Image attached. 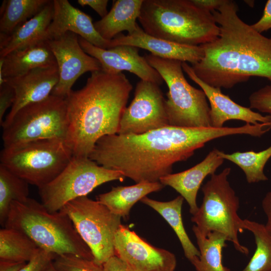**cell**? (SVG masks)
Here are the masks:
<instances>
[{"label": "cell", "mask_w": 271, "mask_h": 271, "mask_svg": "<svg viewBox=\"0 0 271 271\" xmlns=\"http://www.w3.org/2000/svg\"><path fill=\"white\" fill-rule=\"evenodd\" d=\"M143 0H117L107 15L94 23L95 29L104 39L110 41L121 32L127 34L136 32L140 26L136 22Z\"/></svg>", "instance_id": "603a6c76"}, {"label": "cell", "mask_w": 271, "mask_h": 271, "mask_svg": "<svg viewBox=\"0 0 271 271\" xmlns=\"http://www.w3.org/2000/svg\"><path fill=\"white\" fill-rule=\"evenodd\" d=\"M26 263L0 260V271H19Z\"/></svg>", "instance_id": "60d3db41"}, {"label": "cell", "mask_w": 271, "mask_h": 271, "mask_svg": "<svg viewBox=\"0 0 271 271\" xmlns=\"http://www.w3.org/2000/svg\"><path fill=\"white\" fill-rule=\"evenodd\" d=\"M127 268L128 271H131L130 269H129L127 267Z\"/></svg>", "instance_id": "ee69618b"}, {"label": "cell", "mask_w": 271, "mask_h": 271, "mask_svg": "<svg viewBox=\"0 0 271 271\" xmlns=\"http://www.w3.org/2000/svg\"><path fill=\"white\" fill-rule=\"evenodd\" d=\"M192 2L198 7L212 12L217 10L223 4L224 0H192Z\"/></svg>", "instance_id": "f35d334b"}, {"label": "cell", "mask_w": 271, "mask_h": 271, "mask_svg": "<svg viewBox=\"0 0 271 271\" xmlns=\"http://www.w3.org/2000/svg\"><path fill=\"white\" fill-rule=\"evenodd\" d=\"M43 271H58L54 266L52 262L50 263Z\"/></svg>", "instance_id": "b9f144b4"}, {"label": "cell", "mask_w": 271, "mask_h": 271, "mask_svg": "<svg viewBox=\"0 0 271 271\" xmlns=\"http://www.w3.org/2000/svg\"><path fill=\"white\" fill-rule=\"evenodd\" d=\"M4 227L25 234L45 251L94 260L68 216L61 210L50 212L33 198L12 202Z\"/></svg>", "instance_id": "5b68a950"}, {"label": "cell", "mask_w": 271, "mask_h": 271, "mask_svg": "<svg viewBox=\"0 0 271 271\" xmlns=\"http://www.w3.org/2000/svg\"><path fill=\"white\" fill-rule=\"evenodd\" d=\"M40 249L21 231L6 227L0 229V260L28 262Z\"/></svg>", "instance_id": "83f0119b"}, {"label": "cell", "mask_w": 271, "mask_h": 271, "mask_svg": "<svg viewBox=\"0 0 271 271\" xmlns=\"http://www.w3.org/2000/svg\"><path fill=\"white\" fill-rule=\"evenodd\" d=\"M155 83L141 80L125 109L117 134H142L169 125L163 93Z\"/></svg>", "instance_id": "7c38bea8"}, {"label": "cell", "mask_w": 271, "mask_h": 271, "mask_svg": "<svg viewBox=\"0 0 271 271\" xmlns=\"http://www.w3.org/2000/svg\"><path fill=\"white\" fill-rule=\"evenodd\" d=\"M197 240L200 256L191 262L197 271H230L222 261V251L226 246V237L222 233L214 231L204 236L196 226L192 227Z\"/></svg>", "instance_id": "484cf974"}, {"label": "cell", "mask_w": 271, "mask_h": 271, "mask_svg": "<svg viewBox=\"0 0 271 271\" xmlns=\"http://www.w3.org/2000/svg\"><path fill=\"white\" fill-rule=\"evenodd\" d=\"M114 254L131 271H174V254L155 247L121 224L114 240Z\"/></svg>", "instance_id": "5bb4252c"}, {"label": "cell", "mask_w": 271, "mask_h": 271, "mask_svg": "<svg viewBox=\"0 0 271 271\" xmlns=\"http://www.w3.org/2000/svg\"><path fill=\"white\" fill-rule=\"evenodd\" d=\"M53 2V17L46 31V40L71 32L97 47L111 48V40L100 36L89 15L74 7L67 0H54Z\"/></svg>", "instance_id": "ac0fdd59"}, {"label": "cell", "mask_w": 271, "mask_h": 271, "mask_svg": "<svg viewBox=\"0 0 271 271\" xmlns=\"http://www.w3.org/2000/svg\"><path fill=\"white\" fill-rule=\"evenodd\" d=\"M224 160L218 155L217 149H214L195 166L184 171L163 177L160 182L165 186L172 187L184 198L193 215L199 208L197 196L203 181L207 176L215 174Z\"/></svg>", "instance_id": "ffe728a7"}, {"label": "cell", "mask_w": 271, "mask_h": 271, "mask_svg": "<svg viewBox=\"0 0 271 271\" xmlns=\"http://www.w3.org/2000/svg\"><path fill=\"white\" fill-rule=\"evenodd\" d=\"M53 1L36 16L23 23L9 36L0 34V57L46 41V31L53 17Z\"/></svg>", "instance_id": "7402d4cb"}, {"label": "cell", "mask_w": 271, "mask_h": 271, "mask_svg": "<svg viewBox=\"0 0 271 271\" xmlns=\"http://www.w3.org/2000/svg\"><path fill=\"white\" fill-rule=\"evenodd\" d=\"M49 0H7L1 7L0 34L10 36L14 31L38 14Z\"/></svg>", "instance_id": "4316f807"}, {"label": "cell", "mask_w": 271, "mask_h": 271, "mask_svg": "<svg viewBox=\"0 0 271 271\" xmlns=\"http://www.w3.org/2000/svg\"><path fill=\"white\" fill-rule=\"evenodd\" d=\"M52 263L58 271H104L94 260L72 254L57 255Z\"/></svg>", "instance_id": "1f68e13d"}, {"label": "cell", "mask_w": 271, "mask_h": 271, "mask_svg": "<svg viewBox=\"0 0 271 271\" xmlns=\"http://www.w3.org/2000/svg\"><path fill=\"white\" fill-rule=\"evenodd\" d=\"M15 99V92L14 88L5 80L0 85V123H3V117L8 110L12 107Z\"/></svg>", "instance_id": "e575fe53"}, {"label": "cell", "mask_w": 271, "mask_h": 271, "mask_svg": "<svg viewBox=\"0 0 271 271\" xmlns=\"http://www.w3.org/2000/svg\"><path fill=\"white\" fill-rule=\"evenodd\" d=\"M138 20L147 34L183 45L209 43L220 32L212 13L192 0H143Z\"/></svg>", "instance_id": "277c9868"}, {"label": "cell", "mask_w": 271, "mask_h": 271, "mask_svg": "<svg viewBox=\"0 0 271 271\" xmlns=\"http://www.w3.org/2000/svg\"><path fill=\"white\" fill-rule=\"evenodd\" d=\"M58 66L36 68L15 77L5 78L14 88L15 99L1 126L8 123L22 107L49 97L59 81Z\"/></svg>", "instance_id": "e0dca14e"}, {"label": "cell", "mask_w": 271, "mask_h": 271, "mask_svg": "<svg viewBox=\"0 0 271 271\" xmlns=\"http://www.w3.org/2000/svg\"><path fill=\"white\" fill-rule=\"evenodd\" d=\"M55 66L57 63L47 41L39 42L0 57V85L5 78L18 77L36 68Z\"/></svg>", "instance_id": "44dd1931"}, {"label": "cell", "mask_w": 271, "mask_h": 271, "mask_svg": "<svg viewBox=\"0 0 271 271\" xmlns=\"http://www.w3.org/2000/svg\"><path fill=\"white\" fill-rule=\"evenodd\" d=\"M261 205L267 218L265 226L271 231V191L266 194L262 199Z\"/></svg>", "instance_id": "ab89813d"}, {"label": "cell", "mask_w": 271, "mask_h": 271, "mask_svg": "<svg viewBox=\"0 0 271 271\" xmlns=\"http://www.w3.org/2000/svg\"><path fill=\"white\" fill-rule=\"evenodd\" d=\"M231 168L211 175L203 186L202 203L191 218L192 222L204 236L211 232L223 234L240 253L247 255L248 249L241 244L238 233L244 230L243 219L238 214L239 200L228 180Z\"/></svg>", "instance_id": "8992f818"}, {"label": "cell", "mask_w": 271, "mask_h": 271, "mask_svg": "<svg viewBox=\"0 0 271 271\" xmlns=\"http://www.w3.org/2000/svg\"><path fill=\"white\" fill-rule=\"evenodd\" d=\"M217 154L224 160L238 166L243 172L248 183H257L268 180L264 173V168L271 157V146L260 152L249 151L226 154L217 150Z\"/></svg>", "instance_id": "f1b7e54d"}, {"label": "cell", "mask_w": 271, "mask_h": 271, "mask_svg": "<svg viewBox=\"0 0 271 271\" xmlns=\"http://www.w3.org/2000/svg\"><path fill=\"white\" fill-rule=\"evenodd\" d=\"M236 127H183L168 125L139 134L106 135L96 142L89 158L117 171L136 183L157 182L213 140L237 134Z\"/></svg>", "instance_id": "6da1fadb"}, {"label": "cell", "mask_w": 271, "mask_h": 271, "mask_svg": "<svg viewBox=\"0 0 271 271\" xmlns=\"http://www.w3.org/2000/svg\"><path fill=\"white\" fill-rule=\"evenodd\" d=\"M184 200L181 195L167 202L157 201L146 196L141 201L156 210L168 223L176 234L186 257L192 262L200 254L191 241L184 226L182 217Z\"/></svg>", "instance_id": "d4e9b609"}, {"label": "cell", "mask_w": 271, "mask_h": 271, "mask_svg": "<svg viewBox=\"0 0 271 271\" xmlns=\"http://www.w3.org/2000/svg\"><path fill=\"white\" fill-rule=\"evenodd\" d=\"M60 210L71 219L78 233L90 249L95 262L103 265L115 255L114 240L121 225V217L87 196L69 201Z\"/></svg>", "instance_id": "8fae6325"}, {"label": "cell", "mask_w": 271, "mask_h": 271, "mask_svg": "<svg viewBox=\"0 0 271 271\" xmlns=\"http://www.w3.org/2000/svg\"><path fill=\"white\" fill-rule=\"evenodd\" d=\"M182 67L183 70L200 87L207 97L210 104L211 127H223L224 123L230 120H242L252 124L271 122L270 116L262 115L249 107L237 104L229 96L223 94L221 88L203 82L196 76L192 66L187 62H182Z\"/></svg>", "instance_id": "2e32d148"}, {"label": "cell", "mask_w": 271, "mask_h": 271, "mask_svg": "<svg viewBox=\"0 0 271 271\" xmlns=\"http://www.w3.org/2000/svg\"><path fill=\"white\" fill-rule=\"evenodd\" d=\"M57 255L40 249L38 253L19 271H43Z\"/></svg>", "instance_id": "836d02e7"}, {"label": "cell", "mask_w": 271, "mask_h": 271, "mask_svg": "<svg viewBox=\"0 0 271 271\" xmlns=\"http://www.w3.org/2000/svg\"><path fill=\"white\" fill-rule=\"evenodd\" d=\"M67 125L65 98L51 94L24 106L10 122L1 126L4 147L54 138L65 141Z\"/></svg>", "instance_id": "9c48e42d"}, {"label": "cell", "mask_w": 271, "mask_h": 271, "mask_svg": "<svg viewBox=\"0 0 271 271\" xmlns=\"http://www.w3.org/2000/svg\"><path fill=\"white\" fill-rule=\"evenodd\" d=\"M78 3L84 7L88 6L93 9L101 18L108 13L107 10L108 0H78Z\"/></svg>", "instance_id": "8d00e7d4"}, {"label": "cell", "mask_w": 271, "mask_h": 271, "mask_svg": "<svg viewBox=\"0 0 271 271\" xmlns=\"http://www.w3.org/2000/svg\"><path fill=\"white\" fill-rule=\"evenodd\" d=\"M164 186L160 182H157L112 187L110 191L99 195L97 200L113 214L125 218L135 203L148 194L161 190Z\"/></svg>", "instance_id": "cb8c5ba5"}, {"label": "cell", "mask_w": 271, "mask_h": 271, "mask_svg": "<svg viewBox=\"0 0 271 271\" xmlns=\"http://www.w3.org/2000/svg\"><path fill=\"white\" fill-rule=\"evenodd\" d=\"M243 226L253 234L256 248L241 271H271V231L265 225L248 219H243Z\"/></svg>", "instance_id": "4dcf8cb0"}, {"label": "cell", "mask_w": 271, "mask_h": 271, "mask_svg": "<svg viewBox=\"0 0 271 271\" xmlns=\"http://www.w3.org/2000/svg\"><path fill=\"white\" fill-rule=\"evenodd\" d=\"M132 85L122 72H91L85 85L65 98V142L73 156L89 157L98 140L117 134Z\"/></svg>", "instance_id": "3957f363"}, {"label": "cell", "mask_w": 271, "mask_h": 271, "mask_svg": "<svg viewBox=\"0 0 271 271\" xmlns=\"http://www.w3.org/2000/svg\"><path fill=\"white\" fill-rule=\"evenodd\" d=\"M244 2L246 3L249 7H253L254 6V1H244Z\"/></svg>", "instance_id": "7bdbcfd3"}, {"label": "cell", "mask_w": 271, "mask_h": 271, "mask_svg": "<svg viewBox=\"0 0 271 271\" xmlns=\"http://www.w3.org/2000/svg\"><path fill=\"white\" fill-rule=\"evenodd\" d=\"M82 49L100 63L101 70L108 73H118L123 71L132 73L142 80L162 84L164 80L160 73L141 56L138 48L129 45H119L109 49L97 47L78 36Z\"/></svg>", "instance_id": "9a60e30c"}, {"label": "cell", "mask_w": 271, "mask_h": 271, "mask_svg": "<svg viewBox=\"0 0 271 271\" xmlns=\"http://www.w3.org/2000/svg\"><path fill=\"white\" fill-rule=\"evenodd\" d=\"M72 157L65 141L54 138L4 147L0 164L39 188L57 177Z\"/></svg>", "instance_id": "52a82bcc"}, {"label": "cell", "mask_w": 271, "mask_h": 271, "mask_svg": "<svg viewBox=\"0 0 271 271\" xmlns=\"http://www.w3.org/2000/svg\"><path fill=\"white\" fill-rule=\"evenodd\" d=\"M28 183L0 164V224L5 227L11 204L29 198Z\"/></svg>", "instance_id": "f546056e"}, {"label": "cell", "mask_w": 271, "mask_h": 271, "mask_svg": "<svg viewBox=\"0 0 271 271\" xmlns=\"http://www.w3.org/2000/svg\"><path fill=\"white\" fill-rule=\"evenodd\" d=\"M238 11L235 2L224 0L212 12L219 35L213 41L200 45L204 56L191 66L196 76L210 86L231 88L254 76L271 81V37L243 21Z\"/></svg>", "instance_id": "7a4b0ae2"}, {"label": "cell", "mask_w": 271, "mask_h": 271, "mask_svg": "<svg viewBox=\"0 0 271 271\" xmlns=\"http://www.w3.org/2000/svg\"><path fill=\"white\" fill-rule=\"evenodd\" d=\"M46 41L55 57L59 74V81L51 94L65 98L81 75L102 69L100 62L82 49L75 33L67 32Z\"/></svg>", "instance_id": "4fadbf2b"}, {"label": "cell", "mask_w": 271, "mask_h": 271, "mask_svg": "<svg viewBox=\"0 0 271 271\" xmlns=\"http://www.w3.org/2000/svg\"><path fill=\"white\" fill-rule=\"evenodd\" d=\"M251 26L254 30L261 34L271 29V0L267 1L260 19Z\"/></svg>", "instance_id": "d590c367"}, {"label": "cell", "mask_w": 271, "mask_h": 271, "mask_svg": "<svg viewBox=\"0 0 271 271\" xmlns=\"http://www.w3.org/2000/svg\"><path fill=\"white\" fill-rule=\"evenodd\" d=\"M119 45L144 49L154 56L189 62L192 65L199 62L204 56L201 46L183 45L155 37L147 34L141 27L131 34L120 33L111 40V48Z\"/></svg>", "instance_id": "d6986e66"}, {"label": "cell", "mask_w": 271, "mask_h": 271, "mask_svg": "<svg viewBox=\"0 0 271 271\" xmlns=\"http://www.w3.org/2000/svg\"><path fill=\"white\" fill-rule=\"evenodd\" d=\"M125 177L117 171L98 165L89 157L73 156L53 181L38 188L41 203L50 212L60 211L69 201L87 196L105 183Z\"/></svg>", "instance_id": "30bf717a"}, {"label": "cell", "mask_w": 271, "mask_h": 271, "mask_svg": "<svg viewBox=\"0 0 271 271\" xmlns=\"http://www.w3.org/2000/svg\"><path fill=\"white\" fill-rule=\"evenodd\" d=\"M103 267L104 271H128L125 264L116 255L110 258Z\"/></svg>", "instance_id": "74e56055"}, {"label": "cell", "mask_w": 271, "mask_h": 271, "mask_svg": "<svg viewBox=\"0 0 271 271\" xmlns=\"http://www.w3.org/2000/svg\"><path fill=\"white\" fill-rule=\"evenodd\" d=\"M249 108L271 116V84L264 86L249 96Z\"/></svg>", "instance_id": "d6a6232c"}, {"label": "cell", "mask_w": 271, "mask_h": 271, "mask_svg": "<svg viewBox=\"0 0 271 271\" xmlns=\"http://www.w3.org/2000/svg\"><path fill=\"white\" fill-rule=\"evenodd\" d=\"M145 58L161 75L168 87L166 101L169 125L183 127H209L210 108L201 89L190 85L183 73L181 61L151 54Z\"/></svg>", "instance_id": "ba28073f"}]
</instances>
